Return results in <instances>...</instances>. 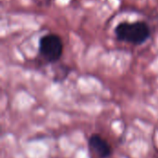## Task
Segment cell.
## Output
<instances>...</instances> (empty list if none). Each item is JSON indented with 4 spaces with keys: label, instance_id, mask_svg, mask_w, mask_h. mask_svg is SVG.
Returning a JSON list of instances; mask_svg holds the SVG:
<instances>
[{
    "label": "cell",
    "instance_id": "cell-1",
    "mask_svg": "<svg viewBox=\"0 0 158 158\" xmlns=\"http://www.w3.org/2000/svg\"><path fill=\"white\" fill-rule=\"evenodd\" d=\"M114 33L118 41L135 46L143 45L151 36V29L147 22L143 20L121 21L115 27Z\"/></svg>",
    "mask_w": 158,
    "mask_h": 158
},
{
    "label": "cell",
    "instance_id": "cell-2",
    "mask_svg": "<svg viewBox=\"0 0 158 158\" xmlns=\"http://www.w3.org/2000/svg\"><path fill=\"white\" fill-rule=\"evenodd\" d=\"M39 53L49 63H55L62 56L63 41L56 34H46L39 39Z\"/></svg>",
    "mask_w": 158,
    "mask_h": 158
},
{
    "label": "cell",
    "instance_id": "cell-3",
    "mask_svg": "<svg viewBox=\"0 0 158 158\" xmlns=\"http://www.w3.org/2000/svg\"><path fill=\"white\" fill-rule=\"evenodd\" d=\"M90 149L99 158H108L112 155V147L101 135L94 133L88 140Z\"/></svg>",
    "mask_w": 158,
    "mask_h": 158
},
{
    "label": "cell",
    "instance_id": "cell-4",
    "mask_svg": "<svg viewBox=\"0 0 158 158\" xmlns=\"http://www.w3.org/2000/svg\"><path fill=\"white\" fill-rule=\"evenodd\" d=\"M46 1H51V0H46Z\"/></svg>",
    "mask_w": 158,
    "mask_h": 158
}]
</instances>
